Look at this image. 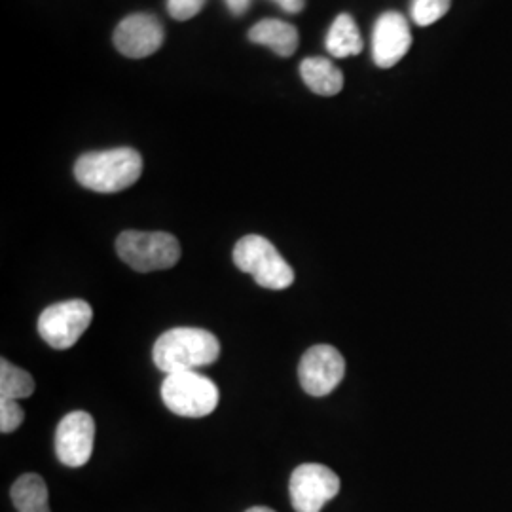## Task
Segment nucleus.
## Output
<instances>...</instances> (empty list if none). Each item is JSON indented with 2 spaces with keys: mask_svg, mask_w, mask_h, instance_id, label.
Returning a JSON list of instances; mask_svg holds the SVG:
<instances>
[{
  "mask_svg": "<svg viewBox=\"0 0 512 512\" xmlns=\"http://www.w3.org/2000/svg\"><path fill=\"white\" fill-rule=\"evenodd\" d=\"M143 158L135 148L88 152L74 164V177L84 188L99 194L122 192L139 181Z\"/></svg>",
  "mask_w": 512,
  "mask_h": 512,
  "instance_id": "nucleus-1",
  "label": "nucleus"
},
{
  "mask_svg": "<svg viewBox=\"0 0 512 512\" xmlns=\"http://www.w3.org/2000/svg\"><path fill=\"white\" fill-rule=\"evenodd\" d=\"M220 355V342L209 330L177 327L164 332L154 344V365L165 374L188 372L213 365Z\"/></svg>",
  "mask_w": 512,
  "mask_h": 512,
  "instance_id": "nucleus-2",
  "label": "nucleus"
},
{
  "mask_svg": "<svg viewBox=\"0 0 512 512\" xmlns=\"http://www.w3.org/2000/svg\"><path fill=\"white\" fill-rule=\"evenodd\" d=\"M234 264L241 272L253 275L256 285L270 291H283L294 283L293 268L279 255L272 241L256 234L245 236L236 243Z\"/></svg>",
  "mask_w": 512,
  "mask_h": 512,
  "instance_id": "nucleus-3",
  "label": "nucleus"
},
{
  "mask_svg": "<svg viewBox=\"0 0 512 512\" xmlns=\"http://www.w3.org/2000/svg\"><path fill=\"white\" fill-rule=\"evenodd\" d=\"M118 256L135 272L169 270L181 258L179 239L167 232H122L116 239Z\"/></svg>",
  "mask_w": 512,
  "mask_h": 512,
  "instance_id": "nucleus-4",
  "label": "nucleus"
},
{
  "mask_svg": "<svg viewBox=\"0 0 512 512\" xmlns=\"http://www.w3.org/2000/svg\"><path fill=\"white\" fill-rule=\"evenodd\" d=\"M164 404L177 416L205 418L219 406L220 391L217 384L196 370L167 374L162 384Z\"/></svg>",
  "mask_w": 512,
  "mask_h": 512,
  "instance_id": "nucleus-5",
  "label": "nucleus"
},
{
  "mask_svg": "<svg viewBox=\"0 0 512 512\" xmlns=\"http://www.w3.org/2000/svg\"><path fill=\"white\" fill-rule=\"evenodd\" d=\"M92 306L84 300H67L48 306L38 317L40 338L54 349L73 348L80 336L90 327Z\"/></svg>",
  "mask_w": 512,
  "mask_h": 512,
  "instance_id": "nucleus-6",
  "label": "nucleus"
},
{
  "mask_svg": "<svg viewBox=\"0 0 512 512\" xmlns=\"http://www.w3.org/2000/svg\"><path fill=\"white\" fill-rule=\"evenodd\" d=\"M291 501L296 512H321L340 492L338 475L319 463H304L291 476Z\"/></svg>",
  "mask_w": 512,
  "mask_h": 512,
  "instance_id": "nucleus-7",
  "label": "nucleus"
},
{
  "mask_svg": "<svg viewBox=\"0 0 512 512\" xmlns=\"http://www.w3.org/2000/svg\"><path fill=\"white\" fill-rule=\"evenodd\" d=\"M346 376V361L342 353L332 346H313L298 365V378L302 389L311 397H327Z\"/></svg>",
  "mask_w": 512,
  "mask_h": 512,
  "instance_id": "nucleus-8",
  "label": "nucleus"
},
{
  "mask_svg": "<svg viewBox=\"0 0 512 512\" xmlns=\"http://www.w3.org/2000/svg\"><path fill=\"white\" fill-rule=\"evenodd\" d=\"M95 421L88 412L76 410L59 421L55 431V454L67 467H84L93 454Z\"/></svg>",
  "mask_w": 512,
  "mask_h": 512,
  "instance_id": "nucleus-9",
  "label": "nucleus"
},
{
  "mask_svg": "<svg viewBox=\"0 0 512 512\" xmlns=\"http://www.w3.org/2000/svg\"><path fill=\"white\" fill-rule=\"evenodd\" d=\"M114 44L120 54L131 59L148 57L164 44L162 21L152 14H131L116 27Z\"/></svg>",
  "mask_w": 512,
  "mask_h": 512,
  "instance_id": "nucleus-10",
  "label": "nucleus"
},
{
  "mask_svg": "<svg viewBox=\"0 0 512 512\" xmlns=\"http://www.w3.org/2000/svg\"><path fill=\"white\" fill-rule=\"evenodd\" d=\"M412 46V33L408 21L399 12L382 14L372 33V57L382 69L397 65Z\"/></svg>",
  "mask_w": 512,
  "mask_h": 512,
  "instance_id": "nucleus-11",
  "label": "nucleus"
},
{
  "mask_svg": "<svg viewBox=\"0 0 512 512\" xmlns=\"http://www.w3.org/2000/svg\"><path fill=\"white\" fill-rule=\"evenodd\" d=\"M249 40L274 50L279 57H291L298 50L300 37L291 23L281 19H264L249 31Z\"/></svg>",
  "mask_w": 512,
  "mask_h": 512,
  "instance_id": "nucleus-12",
  "label": "nucleus"
},
{
  "mask_svg": "<svg viewBox=\"0 0 512 512\" xmlns=\"http://www.w3.org/2000/svg\"><path fill=\"white\" fill-rule=\"evenodd\" d=\"M302 80L317 95H336L344 88V74L325 57H306L300 65Z\"/></svg>",
  "mask_w": 512,
  "mask_h": 512,
  "instance_id": "nucleus-13",
  "label": "nucleus"
},
{
  "mask_svg": "<svg viewBox=\"0 0 512 512\" xmlns=\"http://www.w3.org/2000/svg\"><path fill=\"white\" fill-rule=\"evenodd\" d=\"M10 495L18 512H52L48 503V486L44 478L35 473L19 476Z\"/></svg>",
  "mask_w": 512,
  "mask_h": 512,
  "instance_id": "nucleus-14",
  "label": "nucleus"
},
{
  "mask_svg": "<svg viewBox=\"0 0 512 512\" xmlns=\"http://www.w3.org/2000/svg\"><path fill=\"white\" fill-rule=\"evenodd\" d=\"M327 50L332 57L344 59L363 52V37L355 19L349 14H340L334 19L327 37Z\"/></svg>",
  "mask_w": 512,
  "mask_h": 512,
  "instance_id": "nucleus-15",
  "label": "nucleus"
},
{
  "mask_svg": "<svg viewBox=\"0 0 512 512\" xmlns=\"http://www.w3.org/2000/svg\"><path fill=\"white\" fill-rule=\"evenodd\" d=\"M35 393V380L29 372L21 370L6 359L0 361V399L19 401Z\"/></svg>",
  "mask_w": 512,
  "mask_h": 512,
  "instance_id": "nucleus-16",
  "label": "nucleus"
},
{
  "mask_svg": "<svg viewBox=\"0 0 512 512\" xmlns=\"http://www.w3.org/2000/svg\"><path fill=\"white\" fill-rule=\"evenodd\" d=\"M452 0H412V19L420 27H429L450 10Z\"/></svg>",
  "mask_w": 512,
  "mask_h": 512,
  "instance_id": "nucleus-17",
  "label": "nucleus"
},
{
  "mask_svg": "<svg viewBox=\"0 0 512 512\" xmlns=\"http://www.w3.org/2000/svg\"><path fill=\"white\" fill-rule=\"evenodd\" d=\"M23 420H25V412L18 401L0 399V431L2 433H14Z\"/></svg>",
  "mask_w": 512,
  "mask_h": 512,
  "instance_id": "nucleus-18",
  "label": "nucleus"
},
{
  "mask_svg": "<svg viewBox=\"0 0 512 512\" xmlns=\"http://www.w3.org/2000/svg\"><path fill=\"white\" fill-rule=\"evenodd\" d=\"M205 6V0H167V10L171 14V18L186 21L200 14Z\"/></svg>",
  "mask_w": 512,
  "mask_h": 512,
  "instance_id": "nucleus-19",
  "label": "nucleus"
},
{
  "mask_svg": "<svg viewBox=\"0 0 512 512\" xmlns=\"http://www.w3.org/2000/svg\"><path fill=\"white\" fill-rule=\"evenodd\" d=\"M287 14H300L306 6V0H274Z\"/></svg>",
  "mask_w": 512,
  "mask_h": 512,
  "instance_id": "nucleus-20",
  "label": "nucleus"
},
{
  "mask_svg": "<svg viewBox=\"0 0 512 512\" xmlns=\"http://www.w3.org/2000/svg\"><path fill=\"white\" fill-rule=\"evenodd\" d=\"M226 4H228V8H230L232 14L243 16V14L249 10L251 0H226Z\"/></svg>",
  "mask_w": 512,
  "mask_h": 512,
  "instance_id": "nucleus-21",
  "label": "nucleus"
},
{
  "mask_svg": "<svg viewBox=\"0 0 512 512\" xmlns=\"http://www.w3.org/2000/svg\"><path fill=\"white\" fill-rule=\"evenodd\" d=\"M245 512H275V511H272V509H268V507H251V509H249V511H245Z\"/></svg>",
  "mask_w": 512,
  "mask_h": 512,
  "instance_id": "nucleus-22",
  "label": "nucleus"
}]
</instances>
